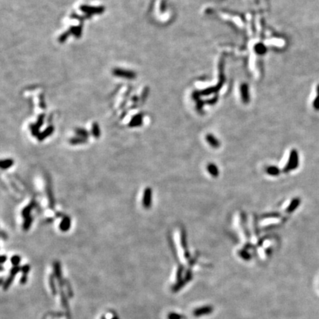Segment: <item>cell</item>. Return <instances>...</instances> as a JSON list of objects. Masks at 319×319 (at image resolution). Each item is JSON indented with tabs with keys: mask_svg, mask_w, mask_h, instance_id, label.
<instances>
[{
	"mask_svg": "<svg viewBox=\"0 0 319 319\" xmlns=\"http://www.w3.org/2000/svg\"><path fill=\"white\" fill-rule=\"evenodd\" d=\"M33 221V217L32 216H29L28 217L25 218L24 222H23L22 224V229L25 231H28L30 228L31 225H32Z\"/></svg>",
	"mask_w": 319,
	"mask_h": 319,
	"instance_id": "7c38bea8",
	"label": "cell"
},
{
	"mask_svg": "<svg viewBox=\"0 0 319 319\" xmlns=\"http://www.w3.org/2000/svg\"><path fill=\"white\" fill-rule=\"evenodd\" d=\"M14 164V160L13 159H4L1 160V163H0V167L2 170H5V169H8L9 168H10L11 166H13Z\"/></svg>",
	"mask_w": 319,
	"mask_h": 319,
	"instance_id": "30bf717a",
	"label": "cell"
},
{
	"mask_svg": "<svg viewBox=\"0 0 319 319\" xmlns=\"http://www.w3.org/2000/svg\"><path fill=\"white\" fill-rule=\"evenodd\" d=\"M1 238L4 239H7V234L4 233V231H1Z\"/></svg>",
	"mask_w": 319,
	"mask_h": 319,
	"instance_id": "44dd1931",
	"label": "cell"
},
{
	"mask_svg": "<svg viewBox=\"0 0 319 319\" xmlns=\"http://www.w3.org/2000/svg\"><path fill=\"white\" fill-rule=\"evenodd\" d=\"M115 75H120V76H125L126 78H134L135 74L132 72L126 71V70H115L114 71Z\"/></svg>",
	"mask_w": 319,
	"mask_h": 319,
	"instance_id": "4fadbf2b",
	"label": "cell"
},
{
	"mask_svg": "<svg viewBox=\"0 0 319 319\" xmlns=\"http://www.w3.org/2000/svg\"><path fill=\"white\" fill-rule=\"evenodd\" d=\"M143 122V115L141 114H138L135 115L134 117L132 118L131 121L129 123V126L130 127H136L139 126L142 124Z\"/></svg>",
	"mask_w": 319,
	"mask_h": 319,
	"instance_id": "9c48e42d",
	"label": "cell"
},
{
	"mask_svg": "<svg viewBox=\"0 0 319 319\" xmlns=\"http://www.w3.org/2000/svg\"><path fill=\"white\" fill-rule=\"evenodd\" d=\"M10 260H11V263L13 265H18L19 264L20 261H21V258L19 257V256H13V257H11Z\"/></svg>",
	"mask_w": 319,
	"mask_h": 319,
	"instance_id": "d6986e66",
	"label": "cell"
},
{
	"mask_svg": "<svg viewBox=\"0 0 319 319\" xmlns=\"http://www.w3.org/2000/svg\"><path fill=\"white\" fill-rule=\"evenodd\" d=\"M75 132L78 136L83 137V138H87L89 135V133L88 132L86 129H76L75 130Z\"/></svg>",
	"mask_w": 319,
	"mask_h": 319,
	"instance_id": "2e32d148",
	"label": "cell"
},
{
	"mask_svg": "<svg viewBox=\"0 0 319 319\" xmlns=\"http://www.w3.org/2000/svg\"><path fill=\"white\" fill-rule=\"evenodd\" d=\"M300 203H301V199L299 198H294L291 200L290 203L289 204L288 207H287L286 210H287V213H292V212L294 211L295 210H296L298 208V207L299 206Z\"/></svg>",
	"mask_w": 319,
	"mask_h": 319,
	"instance_id": "52a82bcc",
	"label": "cell"
},
{
	"mask_svg": "<svg viewBox=\"0 0 319 319\" xmlns=\"http://www.w3.org/2000/svg\"><path fill=\"white\" fill-rule=\"evenodd\" d=\"M316 93L317 95L314 99V101L312 105H313V107L315 110H319V84H318L316 88Z\"/></svg>",
	"mask_w": 319,
	"mask_h": 319,
	"instance_id": "e0dca14e",
	"label": "cell"
},
{
	"mask_svg": "<svg viewBox=\"0 0 319 319\" xmlns=\"http://www.w3.org/2000/svg\"><path fill=\"white\" fill-rule=\"evenodd\" d=\"M44 118H45V115H40L39 117V118H38V120L36 122V125L39 127V128H40V127L42 126V125H43Z\"/></svg>",
	"mask_w": 319,
	"mask_h": 319,
	"instance_id": "ffe728a7",
	"label": "cell"
},
{
	"mask_svg": "<svg viewBox=\"0 0 319 319\" xmlns=\"http://www.w3.org/2000/svg\"><path fill=\"white\" fill-rule=\"evenodd\" d=\"M206 169L208 170V172L212 177H217L219 174V171L218 167L216 166V164L213 163H210L207 165Z\"/></svg>",
	"mask_w": 319,
	"mask_h": 319,
	"instance_id": "8992f818",
	"label": "cell"
},
{
	"mask_svg": "<svg viewBox=\"0 0 319 319\" xmlns=\"http://www.w3.org/2000/svg\"><path fill=\"white\" fill-rule=\"evenodd\" d=\"M69 142H70V144H72V145H78V144H86V143L87 142V138L77 136L70 139Z\"/></svg>",
	"mask_w": 319,
	"mask_h": 319,
	"instance_id": "8fae6325",
	"label": "cell"
},
{
	"mask_svg": "<svg viewBox=\"0 0 319 319\" xmlns=\"http://www.w3.org/2000/svg\"><path fill=\"white\" fill-rule=\"evenodd\" d=\"M152 190L150 187H147L145 188L143 196L142 204L143 206L146 209H149L152 206Z\"/></svg>",
	"mask_w": 319,
	"mask_h": 319,
	"instance_id": "7a4b0ae2",
	"label": "cell"
},
{
	"mask_svg": "<svg viewBox=\"0 0 319 319\" xmlns=\"http://www.w3.org/2000/svg\"><path fill=\"white\" fill-rule=\"evenodd\" d=\"M92 134L94 136V138H99L100 135V128H99L98 124L97 123H93L92 127Z\"/></svg>",
	"mask_w": 319,
	"mask_h": 319,
	"instance_id": "9a60e30c",
	"label": "cell"
},
{
	"mask_svg": "<svg viewBox=\"0 0 319 319\" xmlns=\"http://www.w3.org/2000/svg\"><path fill=\"white\" fill-rule=\"evenodd\" d=\"M265 172L270 176H277L280 173V170L276 166H268L265 169Z\"/></svg>",
	"mask_w": 319,
	"mask_h": 319,
	"instance_id": "5bb4252c",
	"label": "cell"
},
{
	"mask_svg": "<svg viewBox=\"0 0 319 319\" xmlns=\"http://www.w3.org/2000/svg\"><path fill=\"white\" fill-rule=\"evenodd\" d=\"M6 259H7V257H6V256H4V255L1 256V263H4V262L6 261Z\"/></svg>",
	"mask_w": 319,
	"mask_h": 319,
	"instance_id": "7402d4cb",
	"label": "cell"
},
{
	"mask_svg": "<svg viewBox=\"0 0 319 319\" xmlns=\"http://www.w3.org/2000/svg\"><path fill=\"white\" fill-rule=\"evenodd\" d=\"M299 160V158H298V154L297 150H295V149L291 150L290 153V156H289L288 161H287V164L283 169V172L287 173L296 169L298 166V163H299V160Z\"/></svg>",
	"mask_w": 319,
	"mask_h": 319,
	"instance_id": "6da1fadb",
	"label": "cell"
},
{
	"mask_svg": "<svg viewBox=\"0 0 319 319\" xmlns=\"http://www.w3.org/2000/svg\"><path fill=\"white\" fill-rule=\"evenodd\" d=\"M71 227V219L69 216H64L59 224V228L62 232H67Z\"/></svg>",
	"mask_w": 319,
	"mask_h": 319,
	"instance_id": "3957f363",
	"label": "cell"
},
{
	"mask_svg": "<svg viewBox=\"0 0 319 319\" xmlns=\"http://www.w3.org/2000/svg\"><path fill=\"white\" fill-rule=\"evenodd\" d=\"M30 131H31V133H32V135H33L34 137H36V138L39 136V135L40 134V132H39V127L36 125V123L31 124Z\"/></svg>",
	"mask_w": 319,
	"mask_h": 319,
	"instance_id": "ac0fdd59",
	"label": "cell"
},
{
	"mask_svg": "<svg viewBox=\"0 0 319 319\" xmlns=\"http://www.w3.org/2000/svg\"><path fill=\"white\" fill-rule=\"evenodd\" d=\"M205 140H206L209 145L211 147L214 148V149H218V147H219V146H220L219 141H218L213 135L208 134L205 135Z\"/></svg>",
	"mask_w": 319,
	"mask_h": 319,
	"instance_id": "277c9868",
	"label": "cell"
},
{
	"mask_svg": "<svg viewBox=\"0 0 319 319\" xmlns=\"http://www.w3.org/2000/svg\"><path fill=\"white\" fill-rule=\"evenodd\" d=\"M53 132H54V127H53V126H50L48 128L45 129L42 132H40V134L37 137L38 140H39V141H44L45 138H47L48 137H49L50 135L53 134Z\"/></svg>",
	"mask_w": 319,
	"mask_h": 319,
	"instance_id": "5b68a950",
	"label": "cell"
},
{
	"mask_svg": "<svg viewBox=\"0 0 319 319\" xmlns=\"http://www.w3.org/2000/svg\"><path fill=\"white\" fill-rule=\"evenodd\" d=\"M35 205L36 204L34 201H32L30 203L28 204V205H26V206L22 209V216L24 219H25V218L30 216V213L32 212L33 209L34 208Z\"/></svg>",
	"mask_w": 319,
	"mask_h": 319,
	"instance_id": "ba28073f",
	"label": "cell"
}]
</instances>
